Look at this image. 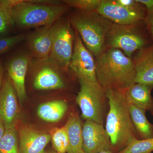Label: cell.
<instances>
[{
	"mask_svg": "<svg viewBox=\"0 0 153 153\" xmlns=\"http://www.w3.org/2000/svg\"><path fill=\"white\" fill-rule=\"evenodd\" d=\"M105 91L109 107L105 129L110 139L111 152L118 153L134 140L139 139L132 122L125 91L111 89Z\"/></svg>",
	"mask_w": 153,
	"mask_h": 153,
	"instance_id": "1",
	"label": "cell"
},
{
	"mask_svg": "<svg viewBox=\"0 0 153 153\" xmlns=\"http://www.w3.org/2000/svg\"><path fill=\"white\" fill-rule=\"evenodd\" d=\"M96 73L100 85L106 90L125 91L136 83L133 60L120 49L110 48L97 57Z\"/></svg>",
	"mask_w": 153,
	"mask_h": 153,
	"instance_id": "2",
	"label": "cell"
},
{
	"mask_svg": "<svg viewBox=\"0 0 153 153\" xmlns=\"http://www.w3.org/2000/svg\"><path fill=\"white\" fill-rule=\"evenodd\" d=\"M61 3L55 1L18 0L12 10L15 25L26 29L52 26L68 10V6Z\"/></svg>",
	"mask_w": 153,
	"mask_h": 153,
	"instance_id": "3",
	"label": "cell"
},
{
	"mask_svg": "<svg viewBox=\"0 0 153 153\" xmlns=\"http://www.w3.org/2000/svg\"><path fill=\"white\" fill-rule=\"evenodd\" d=\"M69 20L87 49L96 57L100 55L112 23L96 12L80 11L73 14Z\"/></svg>",
	"mask_w": 153,
	"mask_h": 153,
	"instance_id": "4",
	"label": "cell"
},
{
	"mask_svg": "<svg viewBox=\"0 0 153 153\" xmlns=\"http://www.w3.org/2000/svg\"><path fill=\"white\" fill-rule=\"evenodd\" d=\"M140 22L131 25L112 23L105 39L109 48L122 49L131 58L135 51L151 44L149 39H152L146 32L147 30L140 26Z\"/></svg>",
	"mask_w": 153,
	"mask_h": 153,
	"instance_id": "5",
	"label": "cell"
},
{
	"mask_svg": "<svg viewBox=\"0 0 153 153\" xmlns=\"http://www.w3.org/2000/svg\"><path fill=\"white\" fill-rule=\"evenodd\" d=\"M80 89L76 102L81 111V117L103 124L106 97L105 90L99 84L78 79Z\"/></svg>",
	"mask_w": 153,
	"mask_h": 153,
	"instance_id": "6",
	"label": "cell"
},
{
	"mask_svg": "<svg viewBox=\"0 0 153 153\" xmlns=\"http://www.w3.org/2000/svg\"><path fill=\"white\" fill-rule=\"evenodd\" d=\"M52 43L49 58L63 71H68L73 54L75 32L69 19L63 17L52 26Z\"/></svg>",
	"mask_w": 153,
	"mask_h": 153,
	"instance_id": "7",
	"label": "cell"
},
{
	"mask_svg": "<svg viewBox=\"0 0 153 153\" xmlns=\"http://www.w3.org/2000/svg\"><path fill=\"white\" fill-rule=\"evenodd\" d=\"M29 68L33 71V86L36 90H55L65 88L61 75L63 70L49 57L32 59Z\"/></svg>",
	"mask_w": 153,
	"mask_h": 153,
	"instance_id": "8",
	"label": "cell"
},
{
	"mask_svg": "<svg viewBox=\"0 0 153 153\" xmlns=\"http://www.w3.org/2000/svg\"><path fill=\"white\" fill-rule=\"evenodd\" d=\"M147 10L144 6L131 9L121 5L116 1L102 0L95 12L119 25H131L143 21Z\"/></svg>",
	"mask_w": 153,
	"mask_h": 153,
	"instance_id": "9",
	"label": "cell"
},
{
	"mask_svg": "<svg viewBox=\"0 0 153 153\" xmlns=\"http://www.w3.org/2000/svg\"><path fill=\"white\" fill-rule=\"evenodd\" d=\"M69 68L78 79L82 78L91 82L99 84L96 73L95 62L92 54L83 44L76 30L73 54Z\"/></svg>",
	"mask_w": 153,
	"mask_h": 153,
	"instance_id": "10",
	"label": "cell"
},
{
	"mask_svg": "<svg viewBox=\"0 0 153 153\" xmlns=\"http://www.w3.org/2000/svg\"><path fill=\"white\" fill-rule=\"evenodd\" d=\"M19 102L16 90L7 76L0 89V119L6 129L16 127L19 119Z\"/></svg>",
	"mask_w": 153,
	"mask_h": 153,
	"instance_id": "11",
	"label": "cell"
},
{
	"mask_svg": "<svg viewBox=\"0 0 153 153\" xmlns=\"http://www.w3.org/2000/svg\"><path fill=\"white\" fill-rule=\"evenodd\" d=\"M82 150L86 153L111 151L110 139L102 124L85 120L82 126Z\"/></svg>",
	"mask_w": 153,
	"mask_h": 153,
	"instance_id": "12",
	"label": "cell"
},
{
	"mask_svg": "<svg viewBox=\"0 0 153 153\" xmlns=\"http://www.w3.org/2000/svg\"><path fill=\"white\" fill-rule=\"evenodd\" d=\"M32 59L29 54L20 53L11 57L6 66L8 76L13 85L21 105L27 97L25 81Z\"/></svg>",
	"mask_w": 153,
	"mask_h": 153,
	"instance_id": "13",
	"label": "cell"
},
{
	"mask_svg": "<svg viewBox=\"0 0 153 153\" xmlns=\"http://www.w3.org/2000/svg\"><path fill=\"white\" fill-rule=\"evenodd\" d=\"M18 130L19 153L47 152L45 148L51 141L50 134L24 125Z\"/></svg>",
	"mask_w": 153,
	"mask_h": 153,
	"instance_id": "14",
	"label": "cell"
},
{
	"mask_svg": "<svg viewBox=\"0 0 153 153\" xmlns=\"http://www.w3.org/2000/svg\"><path fill=\"white\" fill-rule=\"evenodd\" d=\"M27 44L31 57L37 59L49 57L52 49V26L35 29L27 37Z\"/></svg>",
	"mask_w": 153,
	"mask_h": 153,
	"instance_id": "15",
	"label": "cell"
},
{
	"mask_svg": "<svg viewBox=\"0 0 153 153\" xmlns=\"http://www.w3.org/2000/svg\"><path fill=\"white\" fill-rule=\"evenodd\" d=\"M133 61L136 83L153 85V42L139 50Z\"/></svg>",
	"mask_w": 153,
	"mask_h": 153,
	"instance_id": "16",
	"label": "cell"
},
{
	"mask_svg": "<svg viewBox=\"0 0 153 153\" xmlns=\"http://www.w3.org/2000/svg\"><path fill=\"white\" fill-rule=\"evenodd\" d=\"M153 85L135 83L125 91V96L129 105H132L146 111H153Z\"/></svg>",
	"mask_w": 153,
	"mask_h": 153,
	"instance_id": "17",
	"label": "cell"
},
{
	"mask_svg": "<svg viewBox=\"0 0 153 153\" xmlns=\"http://www.w3.org/2000/svg\"><path fill=\"white\" fill-rule=\"evenodd\" d=\"M82 126L80 117L71 113L64 127L68 136L69 146L67 153H82Z\"/></svg>",
	"mask_w": 153,
	"mask_h": 153,
	"instance_id": "18",
	"label": "cell"
},
{
	"mask_svg": "<svg viewBox=\"0 0 153 153\" xmlns=\"http://www.w3.org/2000/svg\"><path fill=\"white\" fill-rule=\"evenodd\" d=\"M68 108L65 100H55L42 103L37 108V114L42 120L56 123L62 119Z\"/></svg>",
	"mask_w": 153,
	"mask_h": 153,
	"instance_id": "19",
	"label": "cell"
},
{
	"mask_svg": "<svg viewBox=\"0 0 153 153\" xmlns=\"http://www.w3.org/2000/svg\"><path fill=\"white\" fill-rule=\"evenodd\" d=\"M129 110L139 139L143 140L153 138V124L148 120L146 111L132 105H129Z\"/></svg>",
	"mask_w": 153,
	"mask_h": 153,
	"instance_id": "20",
	"label": "cell"
},
{
	"mask_svg": "<svg viewBox=\"0 0 153 153\" xmlns=\"http://www.w3.org/2000/svg\"><path fill=\"white\" fill-rule=\"evenodd\" d=\"M18 0H0V37L6 35L15 25L12 10Z\"/></svg>",
	"mask_w": 153,
	"mask_h": 153,
	"instance_id": "21",
	"label": "cell"
},
{
	"mask_svg": "<svg viewBox=\"0 0 153 153\" xmlns=\"http://www.w3.org/2000/svg\"><path fill=\"white\" fill-rule=\"evenodd\" d=\"M0 153H19L17 127L6 129L4 134L0 141Z\"/></svg>",
	"mask_w": 153,
	"mask_h": 153,
	"instance_id": "22",
	"label": "cell"
},
{
	"mask_svg": "<svg viewBox=\"0 0 153 153\" xmlns=\"http://www.w3.org/2000/svg\"><path fill=\"white\" fill-rule=\"evenodd\" d=\"M50 134L53 150L58 153H67L69 143L65 127L53 129Z\"/></svg>",
	"mask_w": 153,
	"mask_h": 153,
	"instance_id": "23",
	"label": "cell"
},
{
	"mask_svg": "<svg viewBox=\"0 0 153 153\" xmlns=\"http://www.w3.org/2000/svg\"><path fill=\"white\" fill-rule=\"evenodd\" d=\"M153 137L147 139H137L118 153H152Z\"/></svg>",
	"mask_w": 153,
	"mask_h": 153,
	"instance_id": "24",
	"label": "cell"
},
{
	"mask_svg": "<svg viewBox=\"0 0 153 153\" xmlns=\"http://www.w3.org/2000/svg\"><path fill=\"white\" fill-rule=\"evenodd\" d=\"M102 0H64L62 2L68 7H71L80 11L95 12Z\"/></svg>",
	"mask_w": 153,
	"mask_h": 153,
	"instance_id": "25",
	"label": "cell"
},
{
	"mask_svg": "<svg viewBox=\"0 0 153 153\" xmlns=\"http://www.w3.org/2000/svg\"><path fill=\"white\" fill-rule=\"evenodd\" d=\"M26 38L24 34L0 37V55L4 54L21 43Z\"/></svg>",
	"mask_w": 153,
	"mask_h": 153,
	"instance_id": "26",
	"label": "cell"
},
{
	"mask_svg": "<svg viewBox=\"0 0 153 153\" xmlns=\"http://www.w3.org/2000/svg\"><path fill=\"white\" fill-rule=\"evenodd\" d=\"M143 22L151 39L153 40V8L147 11Z\"/></svg>",
	"mask_w": 153,
	"mask_h": 153,
	"instance_id": "27",
	"label": "cell"
},
{
	"mask_svg": "<svg viewBox=\"0 0 153 153\" xmlns=\"http://www.w3.org/2000/svg\"><path fill=\"white\" fill-rule=\"evenodd\" d=\"M137 1L144 6L147 10L153 8V0H136Z\"/></svg>",
	"mask_w": 153,
	"mask_h": 153,
	"instance_id": "28",
	"label": "cell"
},
{
	"mask_svg": "<svg viewBox=\"0 0 153 153\" xmlns=\"http://www.w3.org/2000/svg\"><path fill=\"white\" fill-rule=\"evenodd\" d=\"M5 131L6 128L4 125L2 121L0 119V141L4 136Z\"/></svg>",
	"mask_w": 153,
	"mask_h": 153,
	"instance_id": "29",
	"label": "cell"
},
{
	"mask_svg": "<svg viewBox=\"0 0 153 153\" xmlns=\"http://www.w3.org/2000/svg\"><path fill=\"white\" fill-rule=\"evenodd\" d=\"M3 74H4V68L2 63L0 61V89L2 85L3 81Z\"/></svg>",
	"mask_w": 153,
	"mask_h": 153,
	"instance_id": "30",
	"label": "cell"
},
{
	"mask_svg": "<svg viewBox=\"0 0 153 153\" xmlns=\"http://www.w3.org/2000/svg\"><path fill=\"white\" fill-rule=\"evenodd\" d=\"M47 152L46 153H58L55 152L54 150H46Z\"/></svg>",
	"mask_w": 153,
	"mask_h": 153,
	"instance_id": "31",
	"label": "cell"
},
{
	"mask_svg": "<svg viewBox=\"0 0 153 153\" xmlns=\"http://www.w3.org/2000/svg\"><path fill=\"white\" fill-rule=\"evenodd\" d=\"M82 153H86L84 152H82ZM97 153H114L111 151H103V152H100Z\"/></svg>",
	"mask_w": 153,
	"mask_h": 153,
	"instance_id": "32",
	"label": "cell"
},
{
	"mask_svg": "<svg viewBox=\"0 0 153 153\" xmlns=\"http://www.w3.org/2000/svg\"><path fill=\"white\" fill-rule=\"evenodd\" d=\"M151 113L152 115L153 116V111H152V112H151Z\"/></svg>",
	"mask_w": 153,
	"mask_h": 153,
	"instance_id": "33",
	"label": "cell"
}]
</instances>
